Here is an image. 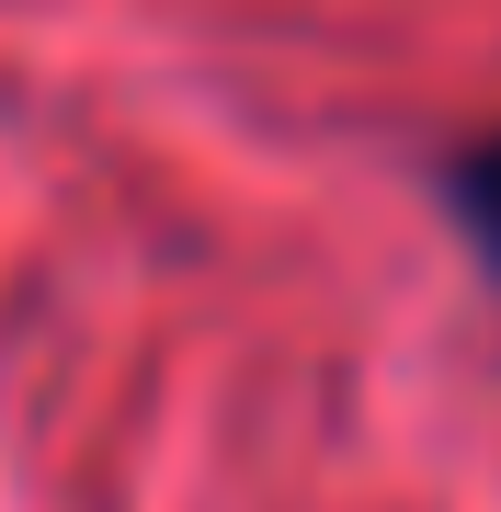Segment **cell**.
Wrapping results in <instances>:
<instances>
[{
    "label": "cell",
    "instance_id": "1",
    "mask_svg": "<svg viewBox=\"0 0 501 512\" xmlns=\"http://www.w3.org/2000/svg\"><path fill=\"white\" fill-rule=\"evenodd\" d=\"M445 217L467 228V251H479L490 285H501V137H479V148L445 160Z\"/></svg>",
    "mask_w": 501,
    "mask_h": 512
}]
</instances>
